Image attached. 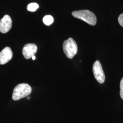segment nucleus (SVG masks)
I'll return each instance as SVG.
<instances>
[{"instance_id": "nucleus-13", "label": "nucleus", "mask_w": 123, "mask_h": 123, "mask_svg": "<svg viewBox=\"0 0 123 123\" xmlns=\"http://www.w3.org/2000/svg\"><path fill=\"white\" fill-rule=\"evenodd\" d=\"M29 98H30V97H28V99H29Z\"/></svg>"}, {"instance_id": "nucleus-1", "label": "nucleus", "mask_w": 123, "mask_h": 123, "mask_svg": "<svg viewBox=\"0 0 123 123\" xmlns=\"http://www.w3.org/2000/svg\"><path fill=\"white\" fill-rule=\"evenodd\" d=\"M75 18L81 19L91 26H94L97 22V18L95 14L88 10H82L74 11L72 13Z\"/></svg>"}, {"instance_id": "nucleus-5", "label": "nucleus", "mask_w": 123, "mask_h": 123, "mask_svg": "<svg viewBox=\"0 0 123 123\" xmlns=\"http://www.w3.org/2000/svg\"><path fill=\"white\" fill-rule=\"evenodd\" d=\"M12 26V20L9 15H6L0 20V32L6 33L8 32Z\"/></svg>"}, {"instance_id": "nucleus-7", "label": "nucleus", "mask_w": 123, "mask_h": 123, "mask_svg": "<svg viewBox=\"0 0 123 123\" xmlns=\"http://www.w3.org/2000/svg\"><path fill=\"white\" fill-rule=\"evenodd\" d=\"M13 53L10 48L6 47L0 52V64L6 63L12 59Z\"/></svg>"}, {"instance_id": "nucleus-4", "label": "nucleus", "mask_w": 123, "mask_h": 123, "mask_svg": "<svg viewBox=\"0 0 123 123\" xmlns=\"http://www.w3.org/2000/svg\"><path fill=\"white\" fill-rule=\"evenodd\" d=\"M92 71L95 79L100 84H103L105 81V77L100 62L97 60L92 66Z\"/></svg>"}, {"instance_id": "nucleus-10", "label": "nucleus", "mask_w": 123, "mask_h": 123, "mask_svg": "<svg viewBox=\"0 0 123 123\" xmlns=\"http://www.w3.org/2000/svg\"><path fill=\"white\" fill-rule=\"evenodd\" d=\"M120 95L121 98L123 99V77L120 83Z\"/></svg>"}, {"instance_id": "nucleus-2", "label": "nucleus", "mask_w": 123, "mask_h": 123, "mask_svg": "<svg viewBox=\"0 0 123 123\" xmlns=\"http://www.w3.org/2000/svg\"><path fill=\"white\" fill-rule=\"evenodd\" d=\"M31 90V86L28 84H18L13 90L12 98L14 100H18L29 95Z\"/></svg>"}, {"instance_id": "nucleus-12", "label": "nucleus", "mask_w": 123, "mask_h": 123, "mask_svg": "<svg viewBox=\"0 0 123 123\" xmlns=\"http://www.w3.org/2000/svg\"><path fill=\"white\" fill-rule=\"evenodd\" d=\"M32 60H35L36 57L35 56H34V55H33V56H32Z\"/></svg>"}, {"instance_id": "nucleus-3", "label": "nucleus", "mask_w": 123, "mask_h": 123, "mask_svg": "<svg viewBox=\"0 0 123 123\" xmlns=\"http://www.w3.org/2000/svg\"><path fill=\"white\" fill-rule=\"evenodd\" d=\"M63 50L66 56L69 59H72L78 52L77 44L72 38H69L63 42Z\"/></svg>"}, {"instance_id": "nucleus-11", "label": "nucleus", "mask_w": 123, "mask_h": 123, "mask_svg": "<svg viewBox=\"0 0 123 123\" xmlns=\"http://www.w3.org/2000/svg\"><path fill=\"white\" fill-rule=\"evenodd\" d=\"M118 22L121 26L123 27V13L120 14L118 18Z\"/></svg>"}, {"instance_id": "nucleus-8", "label": "nucleus", "mask_w": 123, "mask_h": 123, "mask_svg": "<svg viewBox=\"0 0 123 123\" xmlns=\"http://www.w3.org/2000/svg\"><path fill=\"white\" fill-rule=\"evenodd\" d=\"M43 22L44 24L47 26H49L51 25L54 21L53 17L51 15H46L43 18Z\"/></svg>"}, {"instance_id": "nucleus-6", "label": "nucleus", "mask_w": 123, "mask_h": 123, "mask_svg": "<svg viewBox=\"0 0 123 123\" xmlns=\"http://www.w3.org/2000/svg\"><path fill=\"white\" fill-rule=\"evenodd\" d=\"M37 49V46L35 44L28 43L26 44L22 49V54L24 57L26 59L31 58L36 53Z\"/></svg>"}, {"instance_id": "nucleus-9", "label": "nucleus", "mask_w": 123, "mask_h": 123, "mask_svg": "<svg viewBox=\"0 0 123 123\" xmlns=\"http://www.w3.org/2000/svg\"><path fill=\"white\" fill-rule=\"evenodd\" d=\"M39 8V5L37 3H31L27 5V10L30 11L34 12Z\"/></svg>"}]
</instances>
